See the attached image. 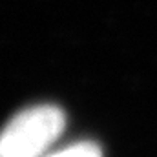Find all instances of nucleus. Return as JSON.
I'll return each mask as SVG.
<instances>
[{
    "label": "nucleus",
    "mask_w": 157,
    "mask_h": 157,
    "mask_svg": "<svg viewBox=\"0 0 157 157\" xmlns=\"http://www.w3.org/2000/svg\"><path fill=\"white\" fill-rule=\"evenodd\" d=\"M66 126L64 112L55 104H37L17 113L4 128L0 157H42Z\"/></svg>",
    "instance_id": "obj_1"
},
{
    "label": "nucleus",
    "mask_w": 157,
    "mask_h": 157,
    "mask_svg": "<svg viewBox=\"0 0 157 157\" xmlns=\"http://www.w3.org/2000/svg\"><path fill=\"white\" fill-rule=\"evenodd\" d=\"M46 157H102V150L91 141H80Z\"/></svg>",
    "instance_id": "obj_2"
}]
</instances>
